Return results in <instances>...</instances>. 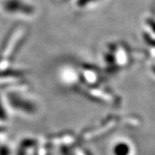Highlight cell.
<instances>
[{"label": "cell", "instance_id": "obj_1", "mask_svg": "<svg viewBox=\"0 0 155 155\" xmlns=\"http://www.w3.org/2000/svg\"><path fill=\"white\" fill-rule=\"evenodd\" d=\"M1 11L9 17L28 20L37 15V8L29 0H3L0 4Z\"/></svg>", "mask_w": 155, "mask_h": 155}, {"label": "cell", "instance_id": "obj_2", "mask_svg": "<svg viewBox=\"0 0 155 155\" xmlns=\"http://www.w3.org/2000/svg\"><path fill=\"white\" fill-rule=\"evenodd\" d=\"M26 35V27L18 25L13 28L6 36L5 41L2 45V48L0 49V61H7L8 62L13 55H16V54L20 49L22 42L24 41Z\"/></svg>", "mask_w": 155, "mask_h": 155}, {"label": "cell", "instance_id": "obj_3", "mask_svg": "<svg viewBox=\"0 0 155 155\" xmlns=\"http://www.w3.org/2000/svg\"><path fill=\"white\" fill-rule=\"evenodd\" d=\"M132 146H130V144H128L126 141L118 142L114 147L115 155H132Z\"/></svg>", "mask_w": 155, "mask_h": 155}]
</instances>
